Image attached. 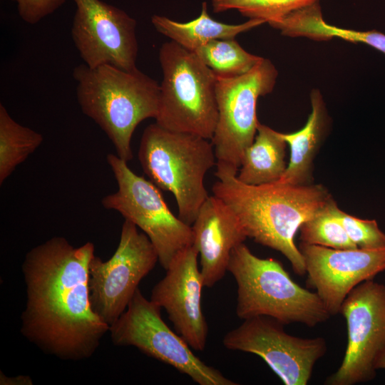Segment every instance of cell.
<instances>
[{"label": "cell", "instance_id": "6da1fadb", "mask_svg": "<svg viewBox=\"0 0 385 385\" xmlns=\"http://www.w3.org/2000/svg\"><path fill=\"white\" fill-rule=\"evenodd\" d=\"M94 255L93 243L75 247L59 236L25 255L26 300L20 331L47 354L66 361L89 359L109 332L90 301L88 266Z\"/></svg>", "mask_w": 385, "mask_h": 385}, {"label": "cell", "instance_id": "7a4b0ae2", "mask_svg": "<svg viewBox=\"0 0 385 385\" xmlns=\"http://www.w3.org/2000/svg\"><path fill=\"white\" fill-rule=\"evenodd\" d=\"M213 195L238 217L247 237L281 252L297 274H306L303 256L294 242L302 225L333 199L320 184L294 185L272 183L252 185L236 175L215 172Z\"/></svg>", "mask_w": 385, "mask_h": 385}, {"label": "cell", "instance_id": "3957f363", "mask_svg": "<svg viewBox=\"0 0 385 385\" xmlns=\"http://www.w3.org/2000/svg\"><path fill=\"white\" fill-rule=\"evenodd\" d=\"M73 76L82 112L104 131L119 158L132 160L134 130L143 120L158 115L160 84L137 68L126 71L110 65L80 64Z\"/></svg>", "mask_w": 385, "mask_h": 385}, {"label": "cell", "instance_id": "277c9868", "mask_svg": "<svg viewBox=\"0 0 385 385\" xmlns=\"http://www.w3.org/2000/svg\"><path fill=\"white\" fill-rule=\"evenodd\" d=\"M227 271L237 283L236 314L242 319L266 316L284 325L314 327L331 317L317 292L294 282L280 262L258 257L244 242L232 250Z\"/></svg>", "mask_w": 385, "mask_h": 385}, {"label": "cell", "instance_id": "5b68a950", "mask_svg": "<svg viewBox=\"0 0 385 385\" xmlns=\"http://www.w3.org/2000/svg\"><path fill=\"white\" fill-rule=\"evenodd\" d=\"M138 155L151 182L174 195L178 217L192 225L209 197L205 175L216 165L211 140L170 130L155 123L143 130Z\"/></svg>", "mask_w": 385, "mask_h": 385}, {"label": "cell", "instance_id": "8992f818", "mask_svg": "<svg viewBox=\"0 0 385 385\" xmlns=\"http://www.w3.org/2000/svg\"><path fill=\"white\" fill-rule=\"evenodd\" d=\"M163 79L155 123L211 140L217 125V76L194 53L170 41L162 44Z\"/></svg>", "mask_w": 385, "mask_h": 385}, {"label": "cell", "instance_id": "52a82bcc", "mask_svg": "<svg viewBox=\"0 0 385 385\" xmlns=\"http://www.w3.org/2000/svg\"><path fill=\"white\" fill-rule=\"evenodd\" d=\"M277 76L272 61L262 58L243 75L217 76L218 119L211 139L216 171L237 175L244 152L252 143L257 132V100L273 91Z\"/></svg>", "mask_w": 385, "mask_h": 385}, {"label": "cell", "instance_id": "ba28073f", "mask_svg": "<svg viewBox=\"0 0 385 385\" xmlns=\"http://www.w3.org/2000/svg\"><path fill=\"white\" fill-rule=\"evenodd\" d=\"M106 160L118 190L105 196L102 205L118 212L125 220L139 227L155 247L158 262L167 270L178 252L193 245L192 226L175 216L158 187L133 173L128 162L112 153L107 155Z\"/></svg>", "mask_w": 385, "mask_h": 385}, {"label": "cell", "instance_id": "9c48e42d", "mask_svg": "<svg viewBox=\"0 0 385 385\" xmlns=\"http://www.w3.org/2000/svg\"><path fill=\"white\" fill-rule=\"evenodd\" d=\"M160 310L138 288L125 311L110 326L113 344L133 346L188 375L200 385L237 384L195 355L186 341L164 322Z\"/></svg>", "mask_w": 385, "mask_h": 385}, {"label": "cell", "instance_id": "30bf717a", "mask_svg": "<svg viewBox=\"0 0 385 385\" xmlns=\"http://www.w3.org/2000/svg\"><path fill=\"white\" fill-rule=\"evenodd\" d=\"M155 247L132 222L125 220L111 257L94 255L88 266L90 301L95 313L109 327L125 311L141 280L153 270Z\"/></svg>", "mask_w": 385, "mask_h": 385}, {"label": "cell", "instance_id": "8fae6325", "mask_svg": "<svg viewBox=\"0 0 385 385\" xmlns=\"http://www.w3.org/2000/svg\"><path fill=\"white\" fill-rule=\"evenodd\" d=\"M339 313L347 327V345L339 369L324 381L327 385H354L373 380L374 362L385 347V284L364 281L344 299Z\"/></svg>", "mask_w": 385, "mask_h": 385}, {"label": "cell", "instance_id": "7c38bea8", "mask_svg": "<svg viewBox=\"0 0 385 385\" xmlns=\"http://www.w3.org/2000/svg\"><path fill=\"white\" fill-rule=\"evenodd\" d=\"M228 349L260 356L285 385H306L316 362L325 355L323 337L301 338L287 334L284 324L266 316L245 319L222 340Z\"/></svg>", "mask_w": 385, "mask_h": 385}, {"label": "cell", "instance_id": "4fadbf2b", "mask_svg": "<svg viewBox=\"0 0 385 385\" xmlns=\"http://www.w3.org/2000/svg\"><path fill=\"white\" fill-rule=\"evenodd\" d=\"M71 36L84 63L136 68V21L123 10L101 0H73Z\"/></svg>", "mask_w": 385, "mask_h": 385}, {"label": "cell", "instance_id": "5bb4252c", "mask_svg": "<svg viewBox=\"0 0 385 385\" xmlns=\"http://www.w3.org/2000/svg\"><path fill=\"white\" fill-rule=\"evenodd\" d=\"M307 286L316 289L331 316L339 313L350 291L385 271V248L333 249L301 242Z\"/></svg>", "mask_w": 385, "mask_h": 385}, {"label": "cell", "instance_id": "9a60e30c", "mask_svg": "<svg viewBox=\"0 0 385 385\" xmlns=\"http://www.w3.org/2000/svg\"><path fill=\"white\" fill-rule=\"evenodd\" d=\"M198 255L194 245L178 252L153 287L150 299L165 310L175 332L192 349L202 351L208 327L201 307L204 284Z\"/></svg>", "mask_w": 385, "mask_h": 385}, {"label": "cell", "instance_id": "2e32d148", "mask_svg": "<svg viewBox=\"0 0 385 385\" xmlns=\"http://www.w3.org/2000/svg\"><path fill=\"white\" fill-rule=\"evenodd\" d=\"M200 257L204 287H211L227 271L232 250L247 238L238 217L222 199L209 195L191 225Z\"/></svg>", "mask_w": 385, "mask_h": 385}, {"label": "cell", "instance_id": "e0dca14e", "mask_svg": "<svg viewBox=\"0 0 385 385\" xmlns=\"http://www.w3.org/2000/svg\"><path fill=\"white\" fill-rule=\"evenodd\" d=\"M311 113L299 130L281 135L289 147L287 168L277 183L294 185L312 184L313 164L330 126L324 98L318 89L310 94Z\"/></svg>", "mask_w": 385, "mask_h": 385}, {"label": "cell", "instance_id": "ac0fdd59", "mask_svg": "<svg viewBox=\"0 0 385 385\" xmlns=\"http://www.w3.org/2000/svg\"><path fill=\"white\" fill-rule=\"evenodd\" d=\"M151 22L159 33L192 52L211 41L235 38L238 34L265 24L257 19H249L240 24L219 22L208 14L205 1L202 4L200 16L190 21L182 23L164 16L153 15Z\"/></svg>", "mask_w": 385, "mask_h": 385}, {"label": "cell", "instance_id": "d6986e66", "mask_svg": "<svg viewBox=\"0 0 385 385\" xmlns=\"http://www.w3.org/2000/svg\"><path fill=\"white\" fill-rule=\"evenodd\" d=\"M287 145L281 133L259 123L255 140L242 155L237 179L252 185L277 182L287 166Z\"/></svg>", "mask_w": 385, "mask_h": 385}, {"label": "cell", "instance_id": "ffe728a7", "mask_svg": "<svg viewBox=\"0 0 385 385\" xmlns=\"http://www.w3.org/2000/svg\"><path fill=\"white\" fill-rule=\"evenodd\" d=\"M272 27L289 37H306L317 41L340 38L366 44L385 54V34L378 31H359L327 24L322 17L319 1L287 15Z\"/></svg>", "mask_w": 385, "mask_h": 385}, {"label": "cell", "instance_id": "44dd1931", "mask_svg": "<svg viewBox=\"0 0 385 385\" xmlns=\"http://www.w3.org/2000/svg\"><path fill=\"white\" fill-rule=\"evenodd\" d=\"M43 135L14 120L0 104V184L42 143Z\"/></svg>", "mask_w": 385, "mask_h": 385}, {"label": "cell", "instance_id": "7402d4cb", "mask_svg": "<svg viewBox=\"0 0 385 385\" xmlns=\"http://www.w3.org/2000/svg\"><path fill=\"white\" fill-rule=\"evenodd\" d=\"M194 53L217 76L225 78L247 73L262 58L245 51L235 38L211 41Z\"/></svg>", "mask_w": 385, "mask_h": 385}, {"label": "cell", "instance_id": "603a6c76", "mask_svg": "<svg viewBox=\"0 0 385 385\" xmlns=\"http://www.w3.org/2000/svg\"><path fill=\"white\" fill-rule=\"evenodd\" d=\"M319 0H211L212 11L220 13L236 10L249 19L270 26L289 14Z\"/></svg>", "mask_w": 385, "mask_h": 385}, {"label": "cell", "instance_id": "cb8c5ba5", "mask_svg": "<svg viewBox=\"0 0 385 385\" xmlns=\"http://www.w3.org/2000/svg\"><path fill=\"white\" fill-rule=\"evenodd\" d=\"M334 200L302 225L301 242L333 249L357 248L332 210Z\"/></svg>", "mask_w": 385, "mask_h": 385}, {"label": "cell", "instance_id": "d4e9b609", "mask_svg": "<svg viewBox=\"0 0 385 385\" xmlns=\"http://www.w3.org/2000/svg\"><path fill=\"white\" fill-rule=\"evenodd\" d=\"M332 210L358 248H385V233L380 230L375 220L361 219L351 215L342 210L335 200L332 204Z\"/></svg>", "mask_w": 385, "mask_h": 385}, {"label": "cell", "instance_id": "484cf974", "mask_svg": "<svg viewBox=\"0 0 385 385\" xmlns=\"http://www.w3.org/2000/svg\"><path fill=\"white\" fill-rule=\"evenodd\" d=\"M21 19L35 24L59 9L66 0H12Z\"/></svg>", "mask_w": 385, "mask_h": 385}, {"label": "cell", "instance_id": "4316f807", "mask_svg": "<svg viewBox=\"0 0 385 385\" xmlns=\"http://www.w3.org/2000/svg\"><path fill=\"white\" fill-rule=\"evenodd\" d=\"M33 380L28 375H18L16 376H7L0 371V385H33Z\"/></svg>", "mask_w": 385, "mask_h": 385}, {"label": "cell", "instance_id": "83f0119b", "mask_svg": "<svg viewBox=\"0 0 385 385\" xmlns=\"http://www.w3.org/2000/svg\"><path fill=\"white\" fill-rule=\"evenodd\" d=\"M374 367L376 370L385 369V347L376 356Z\"/></svg>", "mask_w": 385, "mask_h": 385}]
</instances>
